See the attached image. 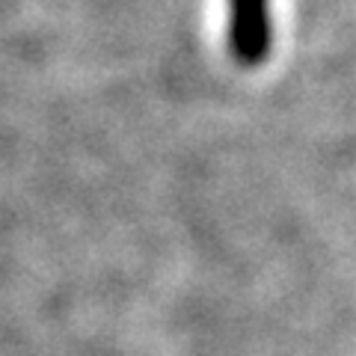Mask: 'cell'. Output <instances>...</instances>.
<instances>
[{"label":"cell","mask_w":356,"mask_h":356,"mask_svg":"<svg viewBox=\"0 0 356 356\" xmlns=\"http://www.w3.org/2000/svg\"><path fill=\"white\" fill-rule=\"evenodd\" d=\"M232 42L247 63L267 51V6L264 0H232Z\"/></svg>","instance_id":"obj_1"}]
</instances>
